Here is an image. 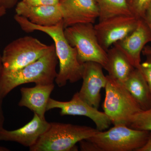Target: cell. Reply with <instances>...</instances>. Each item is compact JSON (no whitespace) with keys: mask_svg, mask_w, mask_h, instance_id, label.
<instances>
[{"mask_svg":"<svg viewBox=\"0 0 151 151\" xmlns=\"http://www.w3.org/2000/svg\"><path fill=\"white\" fill-rule=\"evenodd\" d=\"M14 19L24 31H39L49 36L54 41L55 52L59 62V70L55 81L59 87L65 86L68 81L73 83L82 78L84 66L78 61L75 47L67 41L64 33L63 21L52 26H41L31 22L25 18L16 14Z\"/></svg>","mask_w":151,"mask_h":151,"instance_id":"cell-1","label":"cell"},{"mask_svg":"<svg viewBox=\"0 0 151 151\" xmlns=\"http://www.w3.org/2000/svg\"><path fill=\"white\" fill-rule=\"evenodd\" d=\"M58 58L54 44L46 54L35 62L15 71L3 70L0 79V97L3 99L16 87L23 84L54 83Z\"/></svg>","mask_w":151,"mask_h":151,"instance_id":"cell-2","label":"cell"},{"mask_svg":"<svg viewBox=\"0 0 151 151\" xmlns=\"http://www.w3.org/2000/svg\"><path fill=\"white\" fill-rule=\"evenodd\" d=\"M98 130L85 126L64 123H50L48 130L38 139L30 151L77 150L76 143L87 139Z\"/></svg>","mask_w":151,"mask_h":151,"instance_id":"cell-3","label":"cell"},{"mask_svg":"<svg viewBox=\"0 0 151 151\" xmlns=\"http://www.w3.org/2000/svg\"><path fill=\"white\" fill-rule=\"evenodd\" d=\"M105 87L104 112L114 126H129L133 116L142 111L124 84L108 75Z\"/></svg>","mask_w":151,"mask_h":151,"instance_id":"cell-4","label":"cell"},{"mask_svg":"<svg viewBox=\"0 0 151 151\" xmlns=\"http://www.w3.org/2000/svg\"><path fill=\"white\" fill-rule=\"evenodd\" d=\"M150 132L116 125L106 131H98L87 140L98 151H137L145 144Z\"/></svg>","mask_w":151,"mask_h":151,"instance_id":"cell-5","label":"cell"},{"mask_svg":"<svg viewBox=\"0 0 151 151\" xmlns=\"http://www.w3.org/2000/svg\"><path fill=\"white\" fill-rule=\"evenodd\" d=\"M64 33L69 44L76 48L80 63L96 62L105 68L107 62V52L98 41L93 24L73 25L64 29Z\"/></svg>","mask_w":151,"mask_h":151,"instance_id":"cell-6","label":"cell"},{"mask_svg":"<svg viewBox=\"0 0 151 151\" xmlns=\"http://www.w3.org/2000/svg\"><path fill=\"white\" fill-rule=\"evenodd\" d=\"M50 46L31 36L15 40L4 49L1 55L3 70L15 71L25 67L46 54Z\"/></svg>","mask_w":151,"mask_h":151,"instance_id":"cell-7","label":"cell"},{"mask_svg":"<svg viewBox=\"0 0 151 151\" xmlns=\"http://www.w3.org/2000/svg\"><path fill=\"white\" fill-rule=\"evenodd\" d=\"M139 19L132 15H120L99 21L94 28L100 45L107 52L135 29Z\"/></svg>","mask_w":151,"mask_h":151,"instance_id":"cell-8","label":"cell"},{"mask_svg":"<svg viewBox=\"0 0 151 151\" xmlns=\"http://www.w3.org/2000/svg\"><path fill=\"white\" fill-rule=\"evenodd\" d=\"M60 109L61 116H83L91 119L95 124L96 129L103 131L108 129L111 124L104 112L89 105L79 96L78 92L73 95L71 100L66 102L58 101L50 98L47 106V111L52 109Z\"/></svg>","mask_w":151,"mask_h":151,"instance_id":"cell-9","label":"cell"},{"mask_svg":"<svg viewBox=\"0 0 151 151\" xmlns=\"http://www.w3.org/2000/svg\"><path fill=\"white\" fill-rule=\"evenodd\" d=\"M83 66V82L78 94L82 100L98 109L101 101L100 91L107 84V76L103 73V66L97 63L86 62Z\"/></svg>","mask_w":151,"mask_h":151,"instance_id":"cell-10","label":"cell"},{"mask_svg":"<svg viewBox=\"0 0 151 151\" xmlns=\"http://www.w3.org/2000/svg\"><path fill=\"white\" fill-rule=\"evenodd\" d=\"M64 28L78 24L92 23L99 17L94 0H60Z\"/></svg>","mask_w":151,"mask_h":151,"instance_id":"cell-11","label":"cell"},{"mask_svg":"<svg viewBox=\"0 0 151 151\" xmlns=\"http://www.w3.org/2000/svg\"><path fill=\"white\" fill-rule=\"evenodd\" d=\"M150 42V30L144 19H141L132 33L113 45L124 53L135 68H139L141 52L146 45Z\"/></svg>","mask_w":151,"mask_h":151,"instance_id":"cell-12","label":"cell"},{"mask_svg":"<svg viewBox=\"0 0 151 151\" xmlns=\"http://www.w3.org/2000/svg\"><path fill=\"white\" fill-rule=\"evenodd\" d=\"M50 126V123L46 121L45 118L34 113L31 121L22 128L12 131L3 129L0 131V140L16 142L30 148L35 145Z\"/></svg>","mask_w":151,"mask_h":151,"instance_id":"cell-13","label":"cell"},{"mask_svg":"<svg viewBox=\"0 0 151 151\" xmlns=\"http://www.w3.org/2000/svg\"><path fill=\"white\" fill-rule=\"evenodd\" d=\"M15 12L16 14L27 19L34 24L41 26L55 25L62 21L59 4L33 6L21 1L16 6Z\"/></svg>","mask_w":151,"mask_h":151,"instance_id":"cell-14","label":"cell"},{"mask_svg":"<svg viewBox=\"0 0 151 151\" xmlns=\"http://www.w3.org/2000/svg\"><path fill=\"white\" fill-rule=\"evenodd\" d=\"M54 83L36 84L34 87H22L20 107L27 108L41 118H44L50 94L54 89Z\"/></svg>","mask_w":151,"mask_h":151,"instance_id":"cell-15","label":"cell"},{"mask_svg":"<svg viewBox=\"0 0 151 151\" xmlns=\"http://www.w3.org/2000/svg\"><path fill=\"white\" fill-rule=\"evenodd\" d=\"M135 68L119 48L113 45L108 50L107 64L104 69L110 77L124 83Z\"/></svg>","mask_w":151,"mask_h":151,"instance_id":"cell-16","label":"cell"},{"mask_svg":"<svg viewBox=\"0 0 151 151\" xmlns=\"http://www.w3.org/2000/svg\"><path fill=\"white\" fill-rule=\"evenodd\" d=\"M123 84L142 110L151 108V90L139 68H135Z\"/></svg>","mask_w":151,"mask_h":151,"instance_id":"cell-17","label":"cell"},{"mask_svg":"<svg viewBox=\"0 0 151 151\" xmlns=\"http://www.w3.org/2000/svg\"><path fill=\"white\" fill-rule=\"evenodd\" d=\"M99 10V21L120 15H132L128 0H94Z\"/></svg>","mask_w":151,"mask_h":151,"instance_id":"cell-18","label":"cell"},{"mask_svg":"<svg viewBox=\"0 0 151 151\" xmlns=\"http://www.w3.org/2000/svg\"><path fill=\"white\" fill-rule=\"evenodd\" d=\"M128 127L135 129L151 132V108L133 116Z\"/></svg>","mask_w":151,"mask_h":151,"instance_id":"cell-19","label":"cell"},{"mask_svg":"<svg viewBox=\"0 0 151 151\" xmlns=\"http://www.w3.org/2000/svg\"><path fill=\"white\" fill-rule=\"evenodd\" d=\"M132 14L138 19H144L151 0H128Z\"/></svg>","mask_w":151,"mask_h":151,"instance_id":"cell-20","label":"cell"},{"mask_svg":"<svg viewBox=\"0 0 151 151\" xmlns=\"http://www.w3.org/2000/svg\"><path fill=\"white\" fill-rule=\"evenodd\" d=\"M145 61L141 63L139 69L143 73L147 82L151 92V54L145 55Z\"/></svg>","mask_w":151,"mask_h":151,"instance_id":"cell-21","label":"cell"},{"mask_svg":"<svg viewBox=\"0 0 151 151\" xmlns=\"http://www.w3.org/2000/svg\"><path fill=\"white\" fill-rule=\"evenodd\" d=\"M22 1L27 5L38 6L58 4L59 0H22Z\"/></svg>","mask_w":151,"mask_h":151,"instance_id":"cell-22","label":"cell"},{"mask_svg":"<svg viewBox=\"0 0 151 151\" xmlns=\"http://www.w3.org/2000/svg\"><path fill=\"white\" fill-rule=\"evenodd\" d=\"M144 19L146 22L147 23V24L151 32V2L150 4L149 5L148 7L146 10ZM143 52L144 55L147 54H151V47L149 46L146 47L145 48H144Z\"/></svg>","mask_w":151,"mask_h":151,"instance_id":"cell-23","label":"cell"},{"mask_svg":"<svg viewBox=\"0 0 151 151\" xmlns=\"http://www.w3.org/2000/svg\"><path fill=\"white\" fill-rule=\"evenodd\" d=\"M80 150L84 151H98V149L93 143L87 139L83 140L79 142Z\"/></svg>","mask_w":151,"mask_h":151,"instance_id":"cell-24","label":"cell"},{"mask_svg":"<svg viewBox=\"0 0 151 151\" xmlns=\"http://www.w3.org/2000/svg\"><path fill=\"white\" fill-rule=\"evenodd\" d=\"M18 0H0V8L6 10L13 8L16 6Z\"/></svg>","mask_w":151,"mask_h":151,"instance_id":"cell-25","label":"cell"},{"mask_svg":"<svg viewBox=\"0 0 151 151\" xmlns=\"http://www.w3.org/2000/svg\"><path fill=\"white\" fill-rule=\"evenodd\" d=\"M137 151H151V132H150L148 139L145 144Z\"/></svg>","mask_w":151,"mask_h":151,"instance_id":"cell-26","label":"cell"},{"mask_svg":"<svg viewBox=\"0 0 151 151\" xmlns=\"http://www.w3.org/2000/svg\"><path fill=\"white\" fill-rule=\"evenodd\" d=\"M3 98L0 97V131L4 129V117L2 109Z\"/></svg>","mask_w":151,"mask_h":151,"instance_id":"cell-27","label":"cell"},{"mask_svg":"<svg viewBox=\"0 0 151 151\" xmlns=\"http://www.w3.org/2000/svg\"><path fill=\"white\" fill-rule=\"evenodd\" d=\"M3 70V65L2 61L1 55H0V79Z\"/></svg>","mask_w":151,"mask_h":151,"instance_id":"cell-28","label":"cell"},{"mask_svg":"<svg viewBox=\"0 0 151 151\" xmlns=\"http://www.w3.org/2000/svg\"><path fill=\"white\" fill-rule=\"evenodd\" d=\"M7 10L4 8H0V18L1 17L6 13Z\"/></svg>","mask_w":151,"mask_h":151,"instance_id":"cell-29","label":"cell"},{"mask_svg":"<svg viewBox=\"0 0 151 151\" xmlns=\"http://www.w3.org/2000/svg\"><path fill=\"white\" fill-rule=\"evenodd\" d=\"M9 151V149L4 147H1L0 146V151Z\"/></svg>","mask_w":151,"mask_h":151,"instance_id":"cell-30","label":"cell"},{"mask_svg":"<svg viewBox=\"0 0 151 151\" xmlns=\"http://www.w3.org/2000/svg\"><path fill=\"white\" fill-rule=\"evenodd\" d=\"M59 1H60V0H59Z\"/></svg>","mask_w":151,"mask_h":151,"instance_id":"cell-31","label":"cell"}]
</instances>
